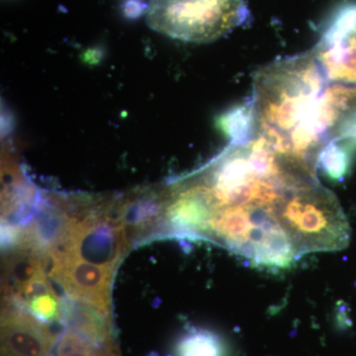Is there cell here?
<instances>
[{"mask_svg":"<svg viewBox=\"0 0 356 356\" xmlns=\"http://www.w3.org/2000/svg\"><path fill=\"white\" fill-rule=\"evenodd\" d=\"M350 161V151L336 142H330L318 156V166L327 177L341 181L348 175Z\"/></svg>","mask_w":356,"mask_h":356,"instance_id":"12","label":"cell"},{"mask_svg":"<svg viewBox=\"0 0 356 356\" xmlns=\"http://www.w3.org/2000/svg\"><path fill=\"white\" fill-rule=\"evenodd\" d=\"M282 221L301 257L341 250L350 242V225L341 204L318 179L292 192Z\"/></svg>","mask_w":356,"mask_h":356,"instance_id":"3","label":"cell"},{"mask_svg":"<svg viewBox=\"0 0 356 356\" xmlns=\"http://www.w3.org/2000/svg\"><path fill=\"white\" fill-rule=\"evenodd\" d=\"M129 247L130 243L118 220L99 212L72 219L65 242L58 250L116 269Z\"/></svg>","mask_w":356,"mask_h":356,"instance_id":"5","label":"cell"},{"mask_svg":"<svg viewBox=\"0 0 356 356\" xmlns=\"http://www.w3.org/2000/svg\"><path fill=\"white\" fill-rule=\"evenodd\" d=\"M58 341V337L49 324L34 317L17 300L4 298L2 356H55Z\"/></svg>","mask_w":356,"mask_h":356,"instance_id":"8","label":"cell"},{"mask_svg":"<svg viewBox=\"0 0 356 356\" xmlns=\"http://www.w3.org/2000/svg\"><path fill=\"white\" fill-rule=\"evenodd\" d=\"M57 356H121L120 348H114L107 350H99L84 341L76 332L65 327L58 337Z\"/></svg>","mask_w":356,"mask_h":356,"instance_id":"14","label":"cell"},{"mask_svg":"<svg viewBox=\"0 0 356 356\" xmlns=\"http://www.w3.org/2000/svg\"><path fill=\"white\" fill-rule=\"evenodd\" d=\"M311 51L327 83L356 90V4L339 11Z\"/></svg>","mask_w":356,"mask_h":356,"instance_id":"6","label":"cell"},{"mask_svg":"<svg viewBox=\"0 0 356 356\" xmlns=\"http://www.w3.org/2000/svg\"><path fill=\"white\" fill-rule=\"evenodd\" d=\"M177 356H227L221 337L207 330L193 329L185 332L175 346Z\"/></svg>","mask_w":356,"mask_h":356,"instance_id":"11","label":"cell"},{"mask_svg":"<svg viewBox=\"0 0 356 356\" xmlns=\"http://www.w3.org/2000/svg\"><path fill=\"white\" fill-rule=\"evenodd\" d=\"M51 277L70 298L81 300L111 313V290L115 269L84 261L57 250L50 255Z\"/></svg>","mask_w":356,"mask_h":356,"instance_id":"7","label":"cell"},{"mask_svg":"<svg viewBox=\"0 0 356 356\" xmlns=\"http://www.w3.org/2000/svg\"><path fill=\"white\" fill-rule=\"evenodd\" d=\"M63 323L97 350L119 348L112 314L99 307L69 297L63 301Z\"/></svg>","mask_w":356,"mask_h":356,"instance_id":"9","label":"cell"},{"mask_svg":"<svg viewBox=\"0 0 356 356\" xmlns=\"http://www.w3.org/2000/svg\"><path fill=\"white\" fill-rule=\"evenodd\" d=\"M316 179V172L257 136L229 146L204 182L213 207L208 238L257 266L289 268L301 255L285 229L283 207L293 191Z\"/></svg>","mask_w":356,"mask_h":356,"instance_id":"1","label":"cell"},{"mask_svg":"<svg viewBox=\"0 0 356 356\" xmlns=\"http://www.w3.org/2000/svg\"><path fill=\"white\" fill-rule=\"evenodd\" d=\"M250 18L245 0H151L147 22L154 31L189 43H211Z\"/></svg>","mask_w":356,"mask_h":356,"instance_id":"4","label":"cell"},{"mask_svg":"<svg viewBox=\"0 0 356 356\" xmlns=\"http://www.w3.org/2000/svg\"><path fill=\"white\" fill-rule=\"evenodd\" d=\"M327 86L311 50L257 70L252 96L257 137L281 156L317 168L332 142Z\"/></svg>","mask_w":356,"mask_h":356,"instance_id":"2","label":"cell"},{"mask_svg":"<svg viewBox=\"0 0 356 356\" xmlns=\"http://www.w3.org/2000/svg\"><path fill=\"white\" fill-rule=\"evenodd\" d=\"M34 317L46 324L63 323V302L53 288L35 295L23 305Z\"/></svg>","mask_w":356,"mask_h":356,"instance_id":"13","label":"cell"},{"mask_svg":"<svg viewBox=\"0 0 356 356\" xmlns=\"http://www.w3.org/2000/svg\"><path fill=\"white\" fill-rule=\"evenodd\" d=\"M221 126L231 139V146H243L254 140L257 128L252 98L226 113L222 118Z\"/></svg>","mask_w":356,"mask_h":356,"instance_id":"10","label":"cell"}]
</instances>
